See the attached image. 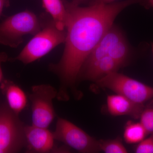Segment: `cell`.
I'll return each instance as SVG.
<instances>
[{
  "mask_svg": "<svg viewBox=\"0 0 153 153\" xmlns=\"http://www.w3.org/2000/svg\"><path fill=\"white\" fill-rule=\"evenodd\" d=\"M142 0H125L110 4L76 6L63 1L68 14L66 36L63 55L49 68L60 81L57 98L69 99V90L75 92V84L82 66L92 50L110 28L118 15L129 6Z\"/></svg>",
  "mask_w": 153,
  "mask_h": 153,
  "instance_id": "cell-1",
  "label": "cell"
},
{
  "mask_svg": "<svg viewBox=\"0 0 153 153\" xmlns=\"http://www.w3.org/2000/svg\"><path fill=\"white\" fill-rule=\"evenodd\" d=\"M41 30L26 45L17 57L9 61L19 60L25 64L33 63L48 54L58 45L65 43L66 30L57 28L52 18L44 16Z\"/></svg>",
  "mask_w": 153,
  "mask_h": 153,
  "instance_id": "cell-2",
  "label": "cell"
},
{
  "mask_svg": "<svg viewBox=\"0 0 153 153\" xmlns=\"http://www.w3.org/2000/svg\"><path fill=\"white\" fill-rule=\"evenodd\" d=\"M44 24L43 17L25 10L8 17L0 23V44L16 48L24 41L26 35L35 36Z\"/></svg>",
  "mask_w": 153,
  "mask_h": 153,
  "instance_id": "cell-3",
  "label": "cell"
},
{
  "mask_svg": "<svg viewBox=\"0 0 153 153\" xmlns=\"http://www.w3.org/2000/svg\"><path fill=\"white\" fill-rule=\"evenodd\" d=\"M25 127L7 103L0 106V153L18 152L26 146Z\"/></svg>",
  "mask_w": 153,
  "mask_h": 153,
  "instance_id": "cell-4",
  "label": "cell"
},
{
  "mask_svg": "<svg viewBox=\"0 0 153 153\" xmlns=\"http://www.w3.org/2000/svg\"><path fill=\"white\" fill-rule=\"evenodd\" d=\"M100 87L108 88L132 101L143 105L153 98V88L116 72H112L96 81Z\"/></svg>",
  "mask_w": 153,
  "mask_h": 153,
  "instance_id": "cell-5",
  "label": "cell"
},
{
  "mask_svg": "<svg viewBox=\"0 0 153 153\" xmlns=\"http://www.w3.org/2000/svg\"><path fill=\"white\" fill-rule=\"evenodd\" d=\"M57 91L49 84L34 85L30 95L32 103V125L48 128L55 118L53 100L57 97Z\"/></svg>",
  "mask_w": 153,
  "mask_h": 153,
  "instance_id": "cell-6",
  "label": "cell"
},
{
  "mask_svg": "<svg viewBox=\"0 0 153 153\" xmlns=\"http://www.w3.org/2000/svg\"><path fill=\"white\" fill-rule=\"evenodd\" d=\"M53 134L55 140L79 152L96 153L100 151L98 141L65 119L58 118Z\"/></svg>",
  "mask_w": 153,
  "mask_h": 153,
  "instance_id": "cell-7",
  "label": "cell"
},
{
  "mask_svg": "<svg viewBox=\"0 0 153 153\" xmlns=\"http://www.w3.org/2000/svg\"><path fill=\"white\" fill-rule=\"evenodd\" d=\"M26 147L30 153H68L67 147H57L53 133L47 128L34 125L25 126Z\"/></svg>",
  "mask_w": 153,
  "mask_h": 153,
  "instance_id": "cell-8",
  "label": "cell"
},
{
  "mask_svg": "<svg viewBox=\"0 0 153 153\" xmlns=\"http://www.w3.org/2000/svg\"><path fill=\"white\" fill-rule=\"evenodd\" d=\"M122 64L109 56H105L90 63H84L80 71L83 79L96 81L105 75L116 72Z\"/></svg>",
  "mask_w": 153,
  "mask_h": 153,
  "instance_id": "cell-9",
  "label": "cell"
},
{
  "mask_svg": "<svg viewBox=\"0 0 153 153\" xmlns=\"http://www.w3.org/2000/svg\"><path fill=\"white\" fill-rule=\"evenodd\" d=\"M107 105L108 112L112 115H128L134 119L139 118L144 108L143 105L136 103L117 94L108 96Z\"/></svg>",
  "mask_w": 153,
  "mask_h": 153,
  "instance_id": "cell-10",
  "label": "cell"
},
{
  "mask_svg": "<svg viewBox=\"0 0 153 153\" xmlns=\"http://www.w3.org/2000/svg\"><path fill=\"white\" fill-rule=\"evenodd\" d=\"M124 38L119 30L112 26L100 39L84 63L93 62L105 56L110 57L116 45Z\"/></svg>",
  "mask_w": 153,
  "mask_h": 153,
  "instance_id": "cell-11",
  "label": "cell"
},
{
  "mask_svg": "<svg viewBox=\"0 0 153 153\" xmlns=\"http://www.w3.org/2000/svg\"><path fill=\"white\" fill-rule=\"evenodd\" d=\"M1 89L5 97L9 108L16 114L19 115L27 103L25 92L13 81L7 79H4L1 83Z\"/></svg>",
  "mask_w": 153,
  "mask_h": 153,
  "instance_id": "cell-12",
  "label": "cell"
},
{
  "mask_svg": "<svg viewBox=\"0 0 153 153\" xmlns=\"http://www.w3.org/2000/svg\"><path fill=\"white\" fill-rule=\"evenodd\" d=\"M43 7L51 16L56 27L60 30H66L68 14L62 0H42Z\"/></svg>",
  "mask_w": 153,
  "mask_h": 153,
  "instance_id": "cell-13",
  "label": "cell"
},
{
  "mask_svg": "<svg viewBox=\"0 0 153 153\" xmlns=\"http://www.w3.org/2000/svg\"><path fill=\"white\" fill-rule=\"evenodd\" d=\"M148 133L140 123L129 121L126 125L123 137L126 142L128 144H135L144 139Z\"/></svg>",
  "mask_w": 153,
  "mask_h": 153,
  "instance_id": "cell-14",
  "label": "cell"
},
{
  "mask_svg": "<svg viewBox=\"0 0 153 153\" xmlns=\"http://www.w3.org/2000/svg\"><path fill=\"white\" fill-rule=\"evenodd\" d=\"M100 151L105 153H127V150L118 139L98 141Z\"/></svg>",
  "mask_w": 153,
  "mask_h": 153,
  "instance_id": "cell-15",
  "label": "cell"
},
{
  "mask_svg": "<svg viewBox=\"0 0 153 153\" xmlns=\"http://www.w3.org/2000/svg\"><path fill=\"white\" fill-rule=\"evenodd\" d=\"M139 118L140 123L148 134L153 133V103L144 107L143 109Z\"/></svg>",
  "mask_w": 153,
  "mask_h": 153,
  "instance_id": "cell-16",
  "label": "cell"
},
{
  "mask_svg": "<svg viewBox=\"0 0 153 153\" xmlns=\"http://www.w3.org/2000/svg\"><path fill=\"white\" fill-rule=\"evenodd\" d=\"M150 137L138 143L135 149L136 153H153V133Z\"/></svg>",
  "mask_w": 153,
  "mask_h": 153,
  "instance_id": "cell-17",
  "label": "cell"
},
{
  "mask_svg": "<svg viewBox=\"0 0 153 153\" xmlns=\"http://www.w3.org/2000/svg\"><path fill=\"white\" fill-rule=\"evenodd\" d=\"M8 56L4 52H0V84L4 80V75L1 68V63L7 62L9 60Z\"/></svg>",
  "mask_w": 153,
  "mask_h": 153,
  "instance_id": "cell-18",
  "label": "cell"
},
{
  "mask_svg": "<svg viewBox=\"0 0 153 153\" xmlns=\"http://www.w3.org/2000/svg\"><path fill=\"white\" fill-rule=\"evenodd\" d=\"M10 5V0H0V17L2 15L3 10Z\"/></svg>",
  "mask_w": 153,
  "mask_h": 153,
  "instance_id": "cell-19",
  "label": "cell"
},
{
  "mask_svg": "<svg viewBox=\"0 0 153 153\" xmlns=\"http://www.w3.org/2000/svg\"><path fill=\"white\" fill-rule=\"evenodd\" d=\"M116 0H90V4H110Z\"/></svg>",
  "mask_w": 153,
  "mask_h": 153,
  "instance_id": "cell-20",
  "label": "cell"
},
{
  "mask_svg": "<svg viewBox=\"0 0 153 153\" xmlns=\"http://www.w3.org/2000/svg\"><path fill=\"white\" fill-rule=\"evenodd\" d=\"M86 0H72L71 3L76 6H79L80 4L85 2Z\"/></svg>",
  "mask_w": 153,
  "mask_h": 153,
  "instance_id": "cell-21",
  "label": "cell"
},
{
  "mask_svg": "<svg viewBox=\"0 0 153 153\" xmlns=\"http://www.w3.org/2000/svg\"><path fill=\"white\" fill-rule=\"evenodd\" d=\"M149 4L153 7V0H148Z\"/></svg>",
  "mask_w": 153,
  "mask_h": 153,
  "instance_id": "cell-22",
  "label": "cell"
},
{
  "mask_svg": "<svg viewBox=\"0 0 153 153\" xmlns=\"http://www.w3.org/2000/svg\"><path fill=\"white\" fill-rule=\"evenodd\" d=\"M152 51L153 53V44H152Z\"/></svg>",
  "mask_w": 153,
  "mask_h": 153,
  "instance_id": "cell-23",
  "label": "cell"
}]
</instances>
